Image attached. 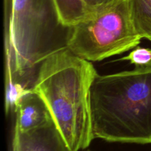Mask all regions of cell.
I'll return each instance as SVG.
<instances>
[{
  "instance_id": "obj_2",
  "label": "cell",
  "mask_w": 151,
  "mask_h": 151,
  "mask_svg": "<svg viewBox=\"0 0 151 151\" xmlns=\"http://www.w3.org/2000/svg\"><path fill=\"white\" fill-rule=\"evenodd\" d=\"M90 97L94 139L151 144V67L97 75Z\"/></svg>"
},
{
  "instance_id": "obj_4",
  "label": "cell",
  "mask_w": 151,
  "mask_h": 151,
  "mask_svg": "<svg viewBox=\"0 0 151 151\" xmlns=\"http://www.w3.org/2000/svg\"><path fill=\"white\" fill-rule=\"evenodd\" d=\"M142 39L128 0H122L74 25L68 49L88 61H100L133 50Z\"/></svg>"
},
{
  "instance_id": "obj_11",
  "label": "cell",
  "mask_w": 151,
  "mask_h": 151,
  "mask_svg": "<svg viewBox=\"0 0 151 151\" xmlns=\"http://www.w3.org/2000/svg\"><path fill=\"white\" fill-rule=\"evenodd\" d=\"M147 40H149V41H151V35H150V37H149L148 38H147Z\"/></svg>"
},
{
  "instance_id": "obj_1",
  "label": "cell",
  "mask_w": 151,
  "mask_h": 151,
  "mask_svg": "<svg viewBox=\"0 0 151 151\" xmlns=\"http://www.w3.org/2000/svg\"><path fill=\"white\" fill-rule=\"evenodd\" d=\"M97 75L91 61L68 48L47 58L37 71L32 90L44 100L72 151L87 148L94 139L90 91Z\"/></svg>"
},
{
  "instance_id": "obj_10",
  "label": "cell",
  "mask_w": 151,
  "mask_h": 151,
  "mask_svg": "<svg viewBox=\"0 0 151 151\" xmlns=\"http://www.w3.org/2000/svg\"><path fill=\"white\" fill-rule=\"evenodd\" d=\"M120 1L122 0H86L88 17L115 5Z\"/></svg>"
},
{
  "instance_id": "obj_9",
  "label": "cell",
  "mask_w": 151,
  "mask_h": 151,
  "mask_svg": "<svg viewBox=\"0 0 151 151\" xmlns=\"http://www.w3.org/2000/svg\"><path fill=\"white\" fill-rule=\"evenodd\" d=\"M116 60H128L135 67H151V49L138 46L128 55Z\"/></svg>"
},
{
  "instance_id": "obj_6",
  "label": "cell",
  "mask_w": 151,
  "mask_h": 151,
  "mask_svg": "<svg viewBox=\"0 0 151 151\" xmlns=\"http://www.w3.org/2000/svg\"><path fill=\"white\" fill-rule=\"evenodd\" d=\"M16 114L14 129L21 132L35 129L53 120L44 100L32 89L21 99Z\"/></svg>"
},
{
  "instance_id": "obj_8",
  "label": "cell",
  "mask_w": 151,
  "mask_h": 151,
  "mask_svg": "<svg viewBox=\"0 0 151 151\" xmlns=\"http://www.w3.org/2000/svg\"><path fill=\"white\" fill-rule=\"evenodd\" d=\"M62 22L73 27L88 18L86 0H55Z\"/></svg>"
},
{
  "instance_id": "obj_7",
  "label": "cell",
  "mask_w": 151,
  "mask_h": 151,
  "mask_svg": "<svg viewBox=\"0 0 151 151\" xmlns=\"http://www.w3.org/2000/svg\"><path fill=\"white\" fill-rule=\"evenodd\" d=\"M133 22L142 38L151 35V0H128Z\"/></svg>"
},
{
  "instance_id": "obj_5",
  "label": "cell",
  "mask_w": 151,
  "mask_h": 151,
  "mask_svg": "<svg viewBox=\"0 0 151 151\" xmlns=\"http://www.w3.org/2000/svg\"><path fill=\"white\" fill-rule=\"evenodd\" d=\"M13 151H72L54 120L41 127L21 132L14 129Z\"/></svg>"
},
{
  "instance_id": "obj_3",
  "label": "cell",
  "mask_w": 151,
  "mask_h": 151,
  "mask_svg": "<svg viewBox=\"0 0 151 151\" xmlns=\"http://www.w3.org/2000/svg\"><path fill=\"white\" fill-rule=\"evenodd\" d=\"M72 31L55 0H4L5 79L33 85L41 63L68 48Z\"/></svg>"
}]
</instances>
